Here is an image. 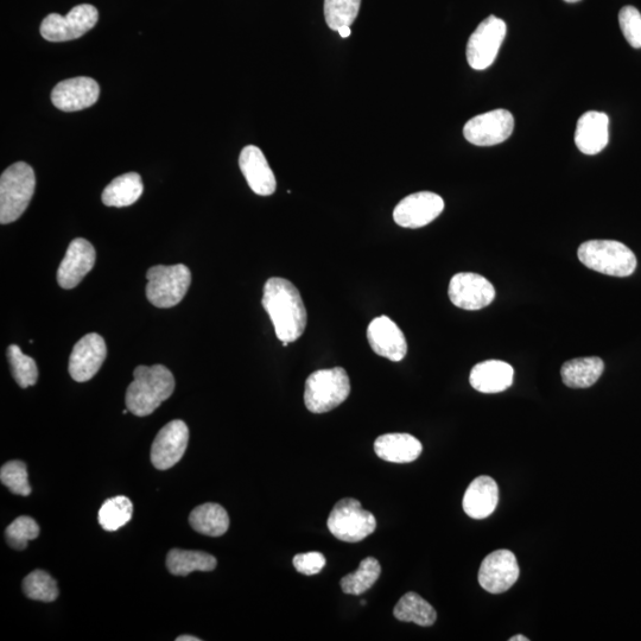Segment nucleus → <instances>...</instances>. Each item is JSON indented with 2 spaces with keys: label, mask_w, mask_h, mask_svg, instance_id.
I'll list each match as a JSON object with an SVG mask.
<instances>
[{
  "label": "nucleus",
  "mask_w": 641,
  "mask_h": 641,
  "mask_svg": "<svg viewBox=\"0 0 641 641\" xmlns=\"http://www.w3.org/2000/svg\"><path fill=\"white\" fill-rule=\"evenodd\" d=\"M422 450V443L409 434H385L374 442V452L386 462H414L420 458Z\"/></svg>",
  "instance_id": "obj_23"
},
{
  "label": "nucleus",
  "mask_w": 641,
  "mask_h": 641,
  "mask_svg": "<svg viewBox=\"0 0 641 641\" xmlns=\"http://www.w3.org/2000/svg\"><path fill=\"white\" fill-rule=\"evenodd\" d=\"M564 2H567V3H577V2H580V0H564Z\"/></svg>",
  "instance_id": "obj_41"
},
{
  "label": "nucleus",
  "mask_w": 641,
  "mask_h": 641,
  "mask_svg": "<svg viewBox=\"0 0 641 641\" xmlns=\"http://www.w3.org/2000/svg\"><path fill=\"white\" fill-rule=\"evenodd\" d=\"M577 256L588 269L613 277H628L637 269V257L619 241L590 240L579 247Z\"/></svg>",
  "instance_id": "obj_4"
},
{
  "label": "nucleus",
  "mask_w": 641,
  "mask_h": 641,
  "mask_svg": "<svg viewBox=\"0 0 641 641\" xmlns=\"http://www.w3.org/2000/svg\"><path fill=\"white\" fill-rule=\"evenodd\" d=\"M367 340L374 353L395 363L408 354L405 335L390 317L383 315L372 320L367 328Z\"/></svg>",
  "instance_id": "obj_17"
},
{
  "label": "nucleus",
  "mask_w": 641,
  "mask_h": 641,
  "mask_svg": "<svg viewBox=\"0 0 641 641\" xmlns=\"http://www.w3.org/2000/svg\"><path fill=\"white\" fill-rule=\"evenodd\" d=\"M329 532L341 542L358 543L377 529V519L363 509L360 501L345 498L334 506L328 518Z\"/></svg>",
  "instance_id": "obj_7"
},
{
  "label": "nucleus",
  "mask_w": 641,
  "mask_h": 641,
  "mask_svg": "<svg viewBox=\"0 0 641 641\" xmlns=\"http://www.w3.org/2000/svg\"><path fill=\"white\" fill-rule=\"evenodd\" d=\"M99 12L95 6L81 4L68 12L66 17L50 14L43 19L41 35L49 42L76 40L88 33L98 23Z\"/></svg>",
  "instance_id": "obj_8"
},
{
  "label": "nucleus",
  "mask_w": 641,
  "mask_h": 641,
  "mask_svg": "<svg viewBox=\"0 0 641 641\" xmlns=\"http://www.w3.org/2000/svg\"><path fill=\"white\" fill-rule=\"evenodd\" d=\"M167 568L175 576H187L194 571H213L217 558L203 551L173 549L167 556Z\"/></svg>",
  "instance_id": "obj_27"
},
{
  "label": "nucleus",
  "mask_w": 641,
  "mask_h": 641,
  "mask_svg": "<svg viewBox=\"0 0 641 641\" xmlns=\"http://www.w3.org/2000/svg\"><path fill=\"white\" fill-rule=\"evenodd\" d=\"M604 370L605 364L600 358H580L567 361L561 368V376L571 389H587L598 382Z\"/></svg>",
  "instance_id": "obj_25"
},
{
  "label": "nucleus",
  "mask_w": 641,
  "mask_h": 641,
  "mask_svg": "<svg viewBox=\"0 0 641 641\" xmlns=\"http://www.w3.org/2000/svg\"><path fill=\"white\" fill-rule=\"evenodd\" d=\"M106 357L107 347L103 336L87 334L73 348L69 358V374L75 382H88L99 372Z\"/></svg>",
  "instance_id": "obj_15"
},
{
  "label": "nucleus",
  "mask_w": 641,
  "mask_h": 641,
  "mask_svg": "<svg viewBox=\"0 0 641 641\" xmlns=\"http://www.w3.org/2000/svg\"><path fill=\"white\" fill-rule=\"evenodd\" d=\"M351 393V382L342 367L316 371L307 379L304 403L313 414H326L344 403Z\"/></svg>",
  "instance_id": "obj_5"
},
{
  "label": "nucleus",
  "mask_w": 641,
  "mask_h": 641,
  "mask_svg": "<svg viewBox=\"0 0 641 641\" xmlns=\"http://www.w3.org/2000/svg\"><path fill=\"white\" fill-rule=\"evenodd\" d=\"M338 33L342 38H347L351 36L352 31H351V28L349 27H342L338 30Z\"/></svg>",
  "instance_id": "obj_38"
},
{
  "label": "nucleus",
  "mask_w": 641,
  "mask_h": 641,
  "mask_svg": "<svg viewBox=\"0 0 641 641\" xmlns=\"http://www.w3.org/2000/svg\"><path fill=\"white\" fill-rule=\"evenodd\" d=\"M100 95L98 82L79 76L57 84L52 92V101L56 109L63 112H76L88 109L97 103Z\"/></svg>",
  "instance_id": "obj_18"
},
{
  "label": "nucleus",
  "mask_w": 641,
  "mask_h": 641,
  "mask_svg": "<svg viewBox=\"0 0 641 641\" xmlns=\"http://www.w3.org/2000/svg\"><path fill=\"white\" fill-rule=\"evenodd\" d=\"M128 412H129V410H124L123 414L126 415V414H128Z\"/></svg>",
  "instance_id": "obj_42"
},
{
  "label": "nucleus",
  "mask_w": 641,
  "mask_h": 641,
  "mask_svg": "<svg viewBox=\"0 0 641 641\" xmlns=\"http://www.w3.org/2000/svg\"><path fill=\"white\" fill-rule=\"evenodd\" d=\"M6 355H8L12 376H14L17 384L22 389L34 386L38 379L36 361L25 355L17 345L9 346Z\"/></svg>",
  "instance_id": "obj_32"
},
{
  "label": "nucleus",
  "mask_w": 641,
  "mask_h": 641,
  "mask_svg": "<svg viewBox=\"0 0 641 641\" xmlns=\"http://www.w3.org/2000/svg\"><path fill=\"white\" fill-rule=\"evenodd\" d=\"M188 441L189 429L186 423L176 420L164 425L152 443V465L160 471L176 466L186 453Z\"/></svg>",
  "instance_id": "obj_14"
},
{
  "label": "nucleus",
  "mask_w": 641,
  "mask_h": 641,
  "mask_svg": "<svg viewBox=\"0 0 641 641\" xmlns=\"http://www.w3.org/2000/svg\"><path fill=\"white\" fill-rule=\"evenodd\" d=\"M520 569L516 555L510 550H497L481 563L479 583L488 593L507 592L519 579Z\"/></svg>",
  "instance_id": "obj_12"
},
{
  "label": "nucleus",
  "mask_w": 641,
  "mask_h": 641,
  "mask_svg": "<svg viewBox=\"0 0 641 641\" xmlns=\"http://www.w3.org/2000/svg\"><path fill=\"white\" fill-rule=\"evenodd\" d=\"M133 378L126 391V406L138 417L151 415L175 391L174 374L163 365L138 366Z\"/></svg>",
  "instance_id": "obj_2"
},
{
  "label": "nucleus",
  "mask_w": 641,
  "mask_h": 641,
  "mask_svg": "<svg viewBox=\"0 0 641 641\" xmlns=\"http://www.w3.org/2000/svg\"><path fill=\"white\" fill-rule=\"evenodd\" d=\"M263 307L274 323L278 340L295 342L307 327V309L300 291L288 279L274 277L265 283Z\"/></svg>",
  "instance_id": "obj_1"
},
{
  "label": "nucleus",
  "mask_w": 641,
  "mask_h": 641,
  "mask_svg": "<svg viewBox=\"0 0 641 641\" xmlns=\"http://www.w3.org/2000/svg\"><path fill=\"white\" fill-rule=\"evenodd\" d=\"M514 370L500 360H487L473 367L469 382L481 393L504 392L513 384Z\"/></svg>",
  "instance_id": "obj_22"
},
{
  "label": "nucleus",
  "mask_w": 641,
  "mask_h": 641,
  "mask_svg": "<svg viewBox=\"0 0 641 641\" xmlns=\"http://www.w3.org/2000/svg\"><path fill=\"white\" fill-rule=\"evenodd\" d=\"M621 31L633 48H641V15L634 6H625L619 14Z\"/></svg>",
  "instance_id": "obj_36"
},
{
  "label": "nucleus",
  "mask_w": 641,
  "mask_h": 641,
  "mask_svg": "<svg viewBox=\"0 0 641 641\" xmlns=\"http://www.w3.org/2000/svg\"><path fill=\"white\" fill-rule=\"evenodd\" d=\"M506 24L490 16L479 24L467 44V61L475 71H485L493 65L506 36Z\"/></svg>",
  "instance_id": "obj_9"
},
{
  "label": "nucleus",
  "mask_w": 641,
  "mask_h": 641,
  "mask_svg": "<svg viewBox=\"0 0 641 641\" xmlns=\"http://www.w3.org/2000/svg\"><path fill=\"white\" fill-rule=\"evenodd\" d=\"M444 201L440 195L420 192L406 196L393 211V220L404 228H421L440 217Z\"/></svg>",
  "instance_id": "obj_13"
},
{
  "label": "nucleus",
  "mask_w": 641,
  "mask_h": 641,
  "mask_svg": "<svg viewBox=\"0 0 641 641\" xmlns=\"http://www.w3.org/2000/svg\"><path fill=\"white\" fill-rule=\"evenodd\" d=\"M147 297L152 306L168 309L187 295L192 272L183 264L152 266L147 272Z\"/></svg>",
  "instance_id": "obj_6"
},
{
  "label": "nucleus",
  "mask_w": 641,
  "mask_h": 641,
  "mask_svg": "<svg viewBox=\"0 0 641 641\" xmlns=\"http://www.w3.org/2000/svg\"><path fill=\"white\" fill-rule=\"evenodd\" d=\"M380 574H382V567L376 558L367 557L361 561L359 568L353 574L342 577L340 585L348 595H361L373 587Z\"/></svg>",
  "instance_id": "obj_29"
},
{
  "label": "nucleus",
  "mask_w": 641,
  "mask_h": 641,
  "mask_svg": "<svg viewBox=\"0 0 641 641\" xmlns=\"http://www.w3.org/2000/svg\"><path fill=\"white\" fill-rule=\"evenodd\" d=\"M361 0H325V18L330 29L351 27L359 15Z\"/></svg>",
  "instance_id": "obj_31"
},
{
  "label": "nucleus",
  "mask_w": 641,
  "mask_h": 641,
  "mask_svg": "<svg viewBox=\"0 0 641 641\" xmlns=\"http://www.w3.org/2000/svg\"><path fill=\"white\" fill-rule=\"evenodd\" d=\"M132 513V501L124 495H119L107 499L100 507L99 524L105 531H117L130 522Z\"/></svg>",
  "instance_id": "obj_30"
},
{
  "label": "nucleus",
  "mask_w": 641,
  "mask_h": 641,
  "mask_svg": "<svg viewBox=\"0 0 641 641\" xmlns=\"http://www.w3.org/2000/svg\"><path fill=\"white\" fill-rule=\"evenodd\" d=\"M0 480L9 488L11 493L28 497L31 486L28 480L27 465L22 461L5 463L0 469Z\"/></svg>",
  "instance_id": "obj_35"
},
{
  "label": "nucleus",
  "mask_w": 641,
  "mask_h": 641,
  "mask_svg": "<svg viewBox=\"0 0 641 641\" xmlns=\"http://www.w3.org/2000/svg\"><path fill=\"white\" fill-rule=\"evenodd\" d=\"M609 119L606 113L590 111L579 119L575 132L576 147L582 154L593 156L607 147Z\"/></svg>",
  "instance_id": "obj_20"
},
{
  "label": "nucleus",
  "mask_w": 641,
  "mask_h": 641,
  "mask_svg": "<svg viewBox=\"0 0 641 641\" xmlns=\"http://www.w3.org/2000/svg\"><path fill=\"white\" fill-rule=\"evenodd\" d=\"M40 535V526L33 518L22 516L14 520L5 530L6 541L12 549L24 550L28 542Z\"/></svg>",
  "instance_id": "obj_34"
},
{
  "label": "nucleus",
  "mask_w": 641,
  "mask_h": 641,
  "mask_svg": "<svg viewBox=\"0 0 641 641\" xmlns=\"http://www.w3.org/2000/svg\"><path fill=\"white\" fill-rule=\"evenodd\" d=\"M294 567L303 575L313 576L319 574L326 566V558L321 552H307L294 557Z\"/></svg>",
  "instance_id": "obj_37"
},
{
  "label": "nucleus",
  "mask_w": 641,
  "mask_h": 641,
  "mask_svg": "<svg viewBox=\"0 0 641 641\" xmlns=\"http://www.w3.org/2000/svg\"><path fill=\"white\" fill-rule=\"evenodd\" d=\"M510 641H529V638H525L519 634V636L510 638Z\"/></svg>",
  "instance_id": "obj_40"
},
{
  "label": "nucleus",
  "mask_w": 641,
  "mask_h": 641,
  "mask_svg": "<svg viewBox=\"0 0 641 641\" xmlns=\"http://www.w3.org/2000/svg\"><path fill=\"white\" fill-rule=\"evenodd\" d=\"M23 592L31 600L53 602L59 596L56 581L44 570H34L23 581Z\"/></svg>",
  "instance_id": "obj_33"
},
{
  "label": "nucleus",
  "mask_w": 641,
  "mask_h": 641,
  "mask_svg": "<svg viewBox=\"0 0 641 641\" xmlns=\"http://www.w3.org/2000/svg\"><path fill=\"white\" fill-rule=\"evenodd\" d=\"M513 129L512 113L500 109L469 119L463 128V135L477 147H493L507 141Z\"/></svg>",
  "instance_id": "obj_10"
},
{
  "label": "nucleus",
  "mask_w": 641,
  "mask_h": 641,
  "mask_svg": "<svg viewBox=\"0 0 641 641\" xmlns=\"http://www.w3.org/2000/svg\"><path fill=\"white\" fill-rule=\"evenodd\" d=\"M448 295L455 307L480 310L494 301L495 289L485 277L472 272H461L450 281Z\"/></svg>",
  "instance_id": "obj_11"
},
{
  "label": "nucleus",
  "mask_w": 641,
  "mask_h": 641,
  "mask_svg": "<svg viewBox=\"0 0 641 641\" xmlns=\"http://www.w3.org/2000/svg\"><path fill=\"white\" fill-rule=\"evenodd\" d=\"M239 167L253 193L270 196L276 192L277 181L263 151L255 145H247L241 151Z\"/></svg>",
  "instance_id": "obj_19"
},
{
  "label": "nucleus",
  "mask_w": 641,
  "mask_h": 641,
  "mask_svg": "<svg viewBox=\"0 0 641 641\" xmlns=\"http://www.w3.org/2000/svg\"><path fill=\"white\" fill-rule=\"evenodd\" d=\"M95 260L97 252L90 241L84 238L74 239L57 270V283L66 290L78 287L82 279L94 268Z\"/></svg>",
  "instance_id": "obj_16"
},
{
  "label": "nucleus",
  "mask_w": 641,
  "mask_h": 641,
  "mask_svg": "<svg viewBox=\"0 0 641 641\" xmlns=\"http://www.w3.org/2000/svg\"><path fill=\"white\" fill-rule=\"evenodd\" d=\"M143 192L144 184L141 175L128 173L116 177L104 189L101 200L107 207H129L141 199Z\"/></svg>",
  "instance_id": "obj_24"
},
{
  "label": "nucleus",
  "mask_w": 641,
  "mask_h": 641,
  "mask_svg": "<svg viewBox=\"0 0 641 641\" xmlns=\"http://www.w3.org/2000/svg\"><path fill=\"white\" fill-rule=\"evenodd\" d=\"M393 615L403 623H415L418 626L430 627L436 623L435 608L416 593H408L399 600Z\"/></svg>",
  "instance_id": "obj_28"
},
{
  "label": "nucleus",
  "mask_w": 641,
  "mask_h": 641,
  "mask_svg": "<svg viewBox=\"0 0 641 641\" xmlns=\"http://www.w3.org/2000/svg\"><path fill=\"white\" fill-rule=\"evenodd\" d=\"M34 169L17 162L0 177V224L8 225L22 217L35 193Z\"/></svg>",
  "instance_id": "obj_3"
},
{
  "label": "nucleus",
  "mask_w": 641,
  "mask_h": 641,
  "mask_svg": "<svg viewBox=\"0 0 641 641\" xmlns=\"http://www.w3.org/2000/svg\"><path fill=\"white\" fill-rule=\"evenodd\" d=\"M189 524L201 535L220 537L230 528V517L219 504H202L190 513Z\"/></svg>",
  "instance_id": "obj_26"
},
{
  "label": "nucleus",
  "mask_w": 641,
  "mask_h": 641,
  "mask_svg": "<svg viewBox=\"0 0 641 641\" xmlns=\"http://www.w3.org/2000/svg\"><path fill=\"white\" fill-rule=\"evenodd\" d=\"M177 641H200L201 639L193 636H181L176 639Z\"/></svg>",
  "instance_id": "obj_39"
},
{
  "label": "nucleus",
  "mask_w": 641,
  "mask_h": 641,
  "mask_svg": "<svg viewBox=\"0 0 641 641\" xmlns=\"http://www.w3.org/2000/svg\"><path fill=\"white\" fill-rule=\"evenodd\" d=\"M499 488L492 478L481 475L472 481L463 497V510L468 517L485 519L497 509Z\"/></svg>",
  "instance_id": "obj_21"
}]
</instances>
